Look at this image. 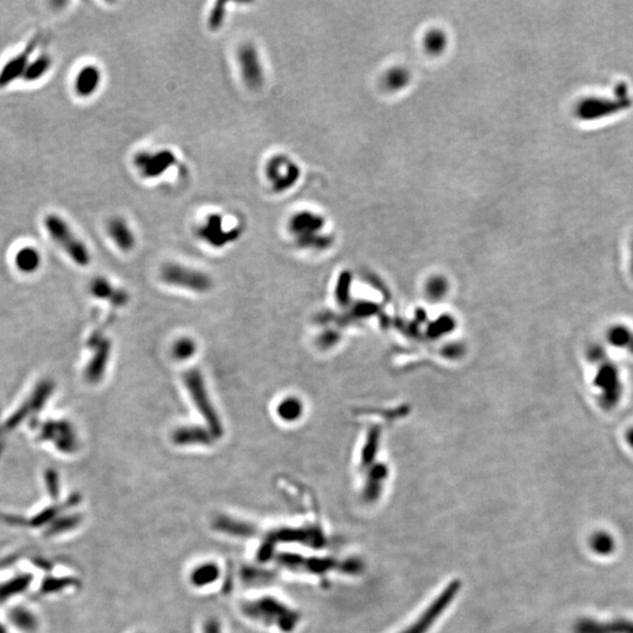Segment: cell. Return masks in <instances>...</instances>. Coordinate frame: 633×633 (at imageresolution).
I'll use <instances>...</instances> for the list:
<instances>
[{"instance_id":"17","label":"cell","mask_w":633,"mask_h":633,"mask_svg":"<svg viewBox=\"0 0 633 633\" xmlns=\"http://www.w3.org/2000/svg\"><path fill=\"white\" fill-rule=\"evenodd\" d=\"M102 75L99 68L94 65H88L79 72L75 79V92L79 96L88 98L99 89Z\"/></svg>"},{"instance_id":"18","label":"cell","mask_w":633,"mask_h":633,"mask_svg":"<svg viewBox=\"0 0 633 633\" xmlns=\"http://www.w3.org/2000/svg\"><path fill=\"white\" fill-rule=\"evenodd\" d=\"M91 292L96 298L107 299L115 306H124L128 302V295L125 291L115 288L106 278L98 277L93 279Z\"/></svg>"},{"instance_id":"11","label":"cell","mask_w":633,"mask_h":633,"mask_svg":"<svg viewBox=\"0 0 633 633\" xmlns=\"http://www.w3.org/2000/svg\"><path fill=\"white\" fill-rule=\"evenodd\" d=\"M326 220L324 216L312 210H299L288 221V232L297 239H307L323 234Z\"/></svg>"},{"instance_id":"29","label":"cell","mask_w":633,"mask_h":633,"mask_svg":"<svg viewBox=\"0 0 633 633\" xmlns=\"http://www.w3.org/2000/svg\"><path fill=\"white\" fill-rule=\"evenodd\" d=\"M626 440L629 442V445L631 446L633 448V428H631L629 432H627V435H626Z\"/></svg>"},{"instance_id":"20","label":"cell","mask_w":633,"mask_h":633,"mask_svg":"<svg viewBox=\"0 0 633 633\" xmlns=\"http://www.w3.org/2000/svg\"><path fill=\"white\" fill-rule=\"evenodd\" d=\"M279 419L285 422H295L300 419L304 412L302 402L295 397H286L278 404L276 408Z\"/></svg>"},{"instance_id":"12","label":"cell","mask_w":633,"mask_h":633,"mask_svg":"<svg viewBox=\"0 0 633 633\" xmlns=\"http://www.w3.org/2000/svg\"><path fill=\"white\" fill-rule=\"evenodd\" d=\"M39 43V36H36L26 45L25 48L4 65L0 71V88L8 87L17 79L22 78L29 66V59L34 53Z\"/></svg>"},{"instance_id":"15","label":"cell","mask_w":633,"mask_h":633,"mask_svg":"<svg viewBox=\"0 0 633 633\" xmlns=\"http://www.w3.org/2000/svg\"><path fill=\"white\" fill-rule=\"evenodd\" d=\"M171 439L176 446H210L216 438L202 426H183L175 429Z\"/></svg>"},{"instance_id":"13","label":"cell","mask_w":633,"mask_h":633,"mask_svg":"<svg viewBox=\"0 0 633 633\" xmlns=\"http://www.w3.org/2000/svg\"><path fill=\"white\" fill-rule=\"evenodd\" d=\"M573 633H633V620L615 618L599 622L594 618H582L575 622Z\"/></svg>"},{"instance_id":"7","label":"cell","mask_w":633,"mask_h":633,"mask_svg":"<svg viewBox=\"0 0 633 633\" xmlns=\"http://www.w3.org/2000/svg\"><path fill=\"white\" fill-rule=\"evenodd\" d=\"M626 94L627 92H626L625 87L620 85L618 87L615 99L587 98V99L580 101V105L577 106V116L584 121H590V120L592 121V120L604 119L610 115L615 114L629 106V99Z\"/></svg>"},{"instance_id":"23","label":"cell","mask_w":633,"mask_h":633,"mask_svg":"<svg viewBox=\"0 0 633 633\" xmlns=\"http://www.w3.org/2000/svg\"><path fill=\"white\" fill-rule=\"evenodd\" d=\"M589 545H590L592 552H596L597 555L608 556L615 552V538H612V535L608 534L606 531H601L594 533L590 538Z\"/></svg>"},{"instance_id":"19","label":"cell","mask_w":633,"mask_h":633,"mask_svg":"<svg viewBox=\"0 0 633 633\" xmlns=\"http://www.w3.org/2000/svg\"><path fill=\"white\" fill-rule=\"evenodd\" d=\"M598 375H599L598 386L604 393L605 401L610 402L608 406L611 407L612 405H615V402L618 400L620 395V381L617 370L615 367H612V365L605 366L604 368H601Z\"/></svg>"},{"instance_id":"28","label":"cell","mask_w":633,"mask_h":633,"mask_svg":"<svg viewBox=\"0 0 633 633\" xmlns=\"http://www.w3.org/2000/svg\"><path fill=\"white\" fill-rule=\"evenodd\" d=\"M425 45H426V48H427L429 53H441L445 50L446 46H447V38H446L445 33L442 32V31H439V29L431 31L426 36Z\"/></svg>"},{"instance_id":"6","label":"cell","mask_w":633,"mask_h":633,"mask_svg":"<svg viewBox=\"0 0 633 633\" xmlns=\"http://www.w3.org/2000/svg\"><path fill=\"white\" fill-rule=\"evenodd\" d=\"M161 278L168 285L197 293L209 291L213 281L208 274L181 264H167L161 270Z\"/></svg>"},{"instance_id":"1","label":"cell","mask_w":633,"mask_h":633,"mask_svg":"<svg viewBox=\"0 0 633 633\" xmlns=\"http://www.w3.org/2000/svg\"><path fill=\"white\" fill-rule=\"evenodd\" d=\"M183 380L194 405L206 421V428L211 432L215 438H221L225 433L223 425L218 416V411L213 405L209 393L206 391L202 373L199 370L188 371L183 375Z\"/></svg>"},{"instance_id":"3","label":"cell","mask_w":633,"mask_h":633,"mask_svg":"<svg viewBox=\"0 0 633 633\" xmlns=\"http://www.w3.org/2000/svg\"><path fill=\"white\" fill-rule=\"evenodd\" d=\"M45 228L51 237L75 263L80 267H87L91 262L88 249L76 236L72 232L67 223L58 215H48L44 221Z\"/></svg>"},{"instance_id":"10","label":"cell","mask_w":633,"mask_h":633,"mask_svg":"<svg viewBox=\"0 0 633 633\" xmlns=\"http://www.w3.org/2000/svg\"><path fill=\"white\" fill-rule=\"evenodd\" d=\"M40 439L52 442L60 452L73 453L78 448V437L67 421H45L39 426Z\"/></svg>"},{"instance_id":"16","label":"cell","mask_w":633,"mask_h":633,"mask_svg":"<svg viewBox=\"0 0 633 633\" xmlns=\"http://www.w3.org/2000/svg\"><path fill=\"white\" fill-rule=\"evenodd\" d=\"M107 232L112 241L121 251L129 253L135 248V234L125 218H112L111 221L108 222Z\"/></svg>"},{"instance_id":"9","label":"cell","mask_w":633,"mask_h":633,"mask_svg":"<svg viewBox=\"0 0 633 633\" xmlns=\"http://www.w3.org/2000/svg\"><path fill=\"white\" fill-rule=\"evenodd\" d=\"M460 587H461V584L458 580L449 584L448 587L442 591V594H439L434 601L425 610L424 613L401 633H427L429 627L434 625L439 617L445 612L447 606L456 597Z\"/></svg>"},{"instance_id":"27","label":"cell","mask_w":633,"mask_h":633,"mask_svg":"<svg viewBox=\"0 0 633 633\" xmlns=\"http://www.w3.org/2000/svg\"><path fill=\"white\" fill-rule=\"evenodd\" d=\"M408 81L409 73L405 68H393L385 76V85L391 91L404 88Z\"/></svg>"},{"instance_id":"2","label":"cell","mask_w":633,"mask_h":633,"mask_svg":"<svg viewBox=\"0 0 633 633\" xmlns=\"http://www.w3.org/2000/svg\"><path fill=\"white\" fill-rule=\"evenodd\" d=\"M264 174L271 190L276 195L290 192L302 178V168L285 154H276L267 161Z\"/></svg>"},{"instance_id":"30","label":"cell","mask_w":633,"mask_h":633,"mask_svg":"<svg viewBox=\"0 0 633 633\" xmlns=\"http://www.w3.org/2000/svg\"><path fill=\"white\" fill-rule=\"evenodd\" d=\"M632 269H633V248H632Z\"/></svg>"},{"instance_id":"21","label":"cell","mask_w":633,"mask_h":633,"mask_svg":"<svg viewBox=\"0 0 633 633\" xmlns=\"http://www.w3.org/2000/svg\"><path fill=\"white\" fill-rule=\"evenodd\" d=\"M15 267L25 274H32L40 267L41 258L36 249L22 248L15 257Z\"/></svg>"},{"instance_id":"25","label":"cell","mask_w":633,"mask_h":633,"mask_svg":"<svg viewBox=\"0 0 633 633\" xmlns=\"http://www.w3.org/2000/svg\"><path fill=\"white\" fill-rule=\"evenodd\" d=\"M228 3L218 1L210 11L208 17V27L213 32H218L223 27L228 17Z\"/></svg>"},{"instance_id":"4","label":"cell","mask_w":633,"mask_h":633,"mask_svg":"<svg viewBox=\"0 0 633 633\" xmlns=\"http://www.w3.org/2000/svg\"><path fill=\"white\" fill-rule=\"evenodd\" d=\"M225 215L221 213H213L206 216L196 228V236L202 242L215 249H222L225 246L237 242L242 237L244 228L242 225H237L232 228H227Z\"/></svg>"},{"instance_id":"14","label":"cell","mask_w":633,"mask_h":633,"mask_svg":"<svg viewBox=\"0 0 633 633\" xmlns=\"http://www.w3.org/2000/svg\"><path fill=\"white\" fill-rule=\"evenodd\" d=\"M89 345L93 346L94 353L92 359L86 367L85 377L89 382L95 384L102 379L105 372L107 370L108 361L111 357V342L106 339H101L89 342Z\"/></svg>"},{"instance_id":"26","label":"cell","mask_w":633,"mask_h":633,"mask_svg":"<svg viewBox=\"0 0 633 633\" xmlns=\"http://www.w3.org/2000/svg\"><path fill=\"white\" fill-rule=\"evenodd\" d=\"M297 248L302 250H325L332 244V237L326 234H319V235L307 237V239H297L295 241Z\"/></svg>"},{"instance_id":"22","label":"cell","mask_w":633,"mask_h":633,"mask_svg":"<svg viewBox=\"0 0 633 633\" xmlns=\"http://www.w3.org/2000/svg\"><path fill=\"white\" fill-rule=\"evenodd\" d=\"M51 66H52V59H51L50 55L48 54H41V55L36 58V60L29 62L22 78L25 81H36V80L43 78L47 72L50 71Z\"/></svg>"},{"instance_id":"5","label":"cell","mask_w":633,"mask_h":633,"mask_svg":"<svg viewBox=\"0 0 633 633\" xmlns=\"http://www.w3.org/2000/svg\"><path fill=\"white\" fill-rule=\"evenodd\" d=\"M133 164L145 180H157L178 167L180 159L171 149L143 150L135 154Z\"/></svg>"},{"instance_id":"24","label":"cell","mask_w":633,"mask_h":633,"mask_svg":"<svg viewBox=\"0 0 633 633\" xmlns=\"http://www.w3.org/2000/svg\"><path fill=\"white\" fill-rule=\"evenodd\" d=\"M197 347L196 342L189 337H182L173 344L171 354L178 361H185L195 356Z\"/></svg>"},{"instance_id":"8","label":"cell","mask_w":633,"mask_h":633,"mask_svg":"<svg viewBox=\"0 0 633 633\" xmlns=\"http://www.w3.org/2000/svg\"><path fill=\"white\" fill-rule=\"evenodd\" d=\"M239 74L244 85L251 91H258L265 84V69L260 52L253 44H243L237 51Z\"/></svg>"}]
</instances>
